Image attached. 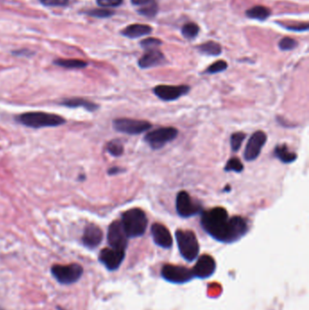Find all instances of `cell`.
Listing matches in <instances>:
<instances>
[{"label":"cell","instance_id":"cell-15","mask_svg":"<svg viewBox=\"0 0 309 310\" xmlns=\"http://www.w3.org/2000/svg\"><path fill=\"white\" fill-rule=\"evenodd\" d=\"M154 243L162 249H169L173 246V238L169 229L160 223H154L151 228Z\"/></svg>","mask_w":309,"mask_h":310},{"label":"cell","instance_id":"cell-10","mask_svg":"<svg viewBox=\"0 0 309 310\" xmlns=\"http://www.w3.org/2000/svg\"><path fill=\"white\" fill-rule=\"evenodd\" d=\"M107 240L112 249L125 251L128 246V237L121 221H115L111 223L108 228Z\"/></svg>","mask_w":309,"mask_h":310},{"label":"cell","instance_id":"cell-30","mask_svg":"<svg viewBox=\"0 0 309 310\" xmlns=\"http://www.w3.org/2000/svg\"><path fill=\"white\" fill-rule=\"evenodd\" d=\"M137 12L140 15H143L144 17H155L156 14L158 13V5H157L156 2H154V3L147 5L145 7H142Z\"/></svg>","mask_w":309,"mask_h":310},{"label":"cell","instance_id":"cell-12","mask_svg":"<svg viewBox=\"0 0 309 310\" xmlns=\"http://www.w3.org/2000/svg\"><path fill=\"white\" fill-rule=\"evenodd\" d=\"M267 142V134L262 131L255 132L246 145L244 158L248 162L255 161L261 153L263 146Z\"/></svg>","mask_w":309,"mask_h":310},{"label":"cell","instance_id":"cell-7","mask_svg":"<svg viewBox=\"0 0 309 310\" xmlns=\"http://www.w3.org/2000/svg\"><path fill=\"white\" fill-rule=\"evenodd\" d=\"M113 126L117 132H123L129 135H138L147 132L152 127V123L142 120L118 118L113 122Z\"/></svg>","mask_w":309,"mask_h":310},{"label":"cell","instance_id":"cell-37","mask_svg":"<svg viewBox=\"0 0 309 310\" xmlns=\"http://www.w3.org/2000/svg\"><path fill=\"white\" fill-rule=\"evenodd\" d=\"M122 171H123V169H122V168H120V167H113V168L109 169L108 174L110 175H118V174L122 173Z\"/></svg>","mask_w":309,"mask_h":310},{"label":"cell","instance_id":"cell-25","mask_svg":"<svg viewBox=\"0 0 309 310\" xmlns=\"http://www.w3.org/2000/svg\"><path fill=\"white\" fill-rule=\"evenodd\" d=\"M107 151L113 156L118 157L123 153V145L119 140L111 141L107 145Z\"/></svg>","mask_w":309,"mask_h":310},{"label":"cell","instance_id":"cell-9","mask_svg":"<svg viewBox=\"0 0 309 310\" xmlns=\"http://www.w3.org/2000/svg\"><path fill=\"white\" fill-rule=\"evenodd\" d=\"M161 274L165 281L175 284H184L191 281L194 277L192 269L171 264L164 265L161 268Z\"/></svg>","mask_w":309,"mask_h":310},{"label":"cell","instance_id":"cell-28","mask_svg":"<svg viewBox=\"0 0 309 310\" xmlns=\"http://www.w3.org/2000/svg\"><path fill=\"white\" fill-rule=\"evenodd\" d=\"M246 138L245 133L243 132H235L230 137V146L233 152H237L242 146L243 141Z\"/></svg>","mask_w":309,"mask_h":310},{"label":"cell","instance_id":"cell-16","mask_svg":"<svg viewBox=\"0 0 309 310\" xmlns=\"http://www.w3.org/2000/svg\"><path fill=\"white\" fill-rule=\"evenodd\" d=\"M102 238H104V234L102 229L97 225L88 224L85 227L82 240L85 247L89 249H94L101 244Z\"/></svg>","mask_w":309,"mask_h":310},{"label":"cell","instance_id":"cell-23","mask_svg":"<svg viewBox=\"0 0 309 310\" xmlns=\"http://www.w3.org/2000/svg\"><path fill=\"white\" fill-rule=\"evenodd\" d=\"M55 64L68 69H82L87 66V63L79 59H57L55 60Z\"/></svg>","mask_w":309,"mask_h":310},{"label":"cell","instance_id":"cell-34","mask_svg":"<svg viewBox=\"0 0 309 310\" xmlns=\"http://www.w3.org/2000/svg\"><path fill=\"white\" fill-rule=\"evenodd\" d=\"M279 25L283 26L286 29L291 30V31H296V32H302V31H307L309 28L308 23H302V24H297V25H284L281 23H279Z\"/></svg>","mask_w":309,"mask_h":310},{"label":"cell","instance_id":"cell-22","mask_svg":"<svg viewBox=\"0 0 309 310\" xmlns=\"http://www.w3.org/2000/svg\"><path fill=\"white\" fill-rule=\"evenodd\" d=\"M198 50L199 53L203 55H212V56L220 55L222 53L221 46L219 43L214 42V41L204 43L198 47Z\"/></svg>","mask_w":309,"mask_h":310},{"label":"cell","instance_id":"cell-6","mask_svg":"<svg viewBox=\"0 0 309 310\" xmlns=\"http://www.w3.org/2000/svg\"><path fill=\"white\" fill-rule=\"evenodd\" d=\"M52 274L61 284H72L80 279L83 267L79 264L55 265L52 267Z\"/></svg>","mask_w":309,"mask_h":310},{"label":"cell","instance_id":"cell-31","mask_svg":"<svg viewBox=\"0 0 309 310\" xmlns=\"http://www.w3.org/2000/svg\"><path fill=\"white\" fill-rule=\"evenodd\" d=\"M279 47L282 51H290L297 47V42L295 39L286 37L280 40Z\"/></svg>","mask_w":309,"mask_h":310},{"label":"cell","instance_id":"cell-24","mask_svg":"<svg viewBox=\"0 0 309 310\" xmlns=\"http://www.w3.org/2000/svg\"><path fill=\"white\" fill-rule=\"evenodd\" d=\"M199 27L195 23H188L182 26V34L185 39H193L198 36Z\"/></svg>","mask_w":309,"mask_h":310},{"label":"cell","instance_id":"cell-36","mask_svg":"<svg viewBox=\"0 0 309 310\" xmlns=\"http://www.w3.org/2000/svg\"><path fill=\"white\" fill-rule=\"evenodd\" d=\"M131 4L133 6H147L156 2L155 0H131Z\"/></svg>","mask_w":309,"mask_h":310},{"label":"cell","instance_id":"cell-13","mask_svg":"<svg viewBox=\"0 0 309 310\" xmlns=\"http://www.w3.org/2000/svg\"><path fill=\"white\" fill-rule=\"evenodd\" d=\"M125 257V251H118L112 248L104 249L99 254V260L111 271L118 269L123 263Z\"/></svg>","mask_w":309,"mask_h":310},{"label":"cell","instance_id":"cell-14","mask_svg":"<svg viewBox=\"0 0 309 310\" xmlns=\"http://www.w3.org/2000/svg\"><path fill=\"white\" fill-rule=\"evenodd\" d=\"M216 269V262L212 256L202 255L199 257L197 263L192 268L193 276L199 279H207L212 276Z\"/></svg>","mask_w":309,"mask_h":310},{"label":"cell","instance_id":"cell-29","mask_svg":"<svg viewBox=\"0 0 309 310\" xmlns=\"http://www.w3.org/2000/svg\"><path fill=\"white\" fill-rule=\"evenodd\" d=\"M227 68H228L227 62L224 61V60H219V61H217L215 63H213L212 65H210V66L206 69L205 73H206V74H210V75H213V74L223 72Z\"/></svg>","mask_w":309,"mask_h":310},{"label":"cell","instance_id":"cell-8","mask_svg":"<svg viewBox=\"0 0 309 310\" xmlns=\"http://www.w3.org/2000/svg\"><path fill=\"white\" fill-rule=\"evenodd\" d=\"M176 211L182 218H191L202 213V207L187 191H182L176 197Z\"/></svg>","mask_w":309,"mask_h":310},{"label":"cell","instance_id":"cell-21","mask_svg":"<svg viewBox=\"0 0 309 310\" xmlns=\"http://www.w3.org/2000/svg\"><path fill=\"white\" fill-rule=\"evenodd\" d=\"M274 154L276 157L283 163H291L296 160V154L291 152L286 145H280L276 146Z\"/></svg>","mask_w":309,"mask_h":310},{"label":"cell","instance_id":"cell-11","mask_svg":"<svg viewBox=\"0 0 309 310\" xmlns=\"http://www.w3.org/2000/svg\"><path fill=\"white\" fill-rule=\"evenodd\" d=\"M190 90L188 85H158L154 87L153 93L162 101L170 102L188 94Z\"/></svg>","mask_w":309,"mask_h":310},{"label":"cell","instance_id":"cell-35","mask_svg":"<svg viewBox=\"0 0 309 310\" xmlns=\"http://www.w3.org/2000/svg\"><path fill=\"white\" fill-rule=\"evenodd\" d=\"M41 4L47 7H64L68 4L69 0H39Z\"/></svg>","mask_w":309,"mask_h":310},{"label":"cell","instance_id":"cell-20","mask_svg":"<svg viewBox=\"0 0 309 310\" xmlns=\"http://www.w3.org/2000/svg\"><path fill=\"white\" fill-rule=\"evenodd\" d=\"M270 9L264 6H255L246 11V16L251 19H256L258 21H265L270 17Z\"/></svg>","mask_w":309,"mask_h":310},{"label":"cell","instance_id":"cell-17","mask_svg":"<svg viewBox=\"0 0 309 310\" xmlns=\"http://www.w3.org/2000/svg\"><path fill=\"white\" fill-rule=\"evenodd\" d=\"M165 61V56L159 49H153L146 51V53L141 57L138 64L141 68L147 69L164 64Z\"/></svg>","mask_w":309,"mask_h":310},{"label":"cell","instance_id":"cell-33","mask_svg":"<svg viewBox=\"0 0 309 310\" xmlns=\"http://www.w3.org/2000/svg\"><path fill=\"white\" fill-rule=\"evenodd\" d=\"M97 5L104 9L108 8H116L123 4V0H97Z\"/></svg>","mask_w":309,"mask_h":310},{"label":"cell","instance_id":"cell-3","mask_svg":"<svg viewBox=\"0 0 309 310\" xmlns=\"http://www.w3.org/2000/svg\"><path fill=\"white\" fill-rule=\"evenodd\" d=\"M17 122L26 127L46 128L56 127L65 123V119L59 115L47 114L44 112H29L20 115L17 118Z\"/></svg>","mask_w":309,"mask_h":310},{"label":"cell","instance_id":"cell-18","mask_svg":"<svg viewBox=\"0 0 309 310\" xmlns=\"http://www.w3.org/2000/svg\"><path fill=\"white\" fill-rule=\"evenodd\" d=\"M152 32H153L152 26L142 25V24H133L131 26H126L121 32V34L128 39H134L150 35Z\"/></svg>","mask_w":309,"mask_h":310},{"label":"cell","instance_id":"cell-19","mask_svg":"<svg viewBox=\"0 0 309 310\" xmlns=\"http://www.w3.org/2000/svg\"><path fill=\"white\" fill-rule=\"evenodd\" d=\"M60 106H64V107H69V108L82 107V108H85V110L89 111V112H94L99 108L96 104L90 102V101L85 100L84 98L64 99V101L60 102Z\"/></svg>","mask_w":309,"mask_h":310},{"label":"cell","instance_id":"cell-1","mask_svg":"<svg viewBox=\"0 0 309 310\" xmlns=\"http://www.w3.org/2000/svg\"><path fill=\"white\" fill-rule=\"evenodd\" d=\"M200 225L212 238L220 243H236L249 231V223L244 218H229L224 208L216 207L201 213Z\"/></svg>","mask_w":309,"mask_h":310},{"label":"cell","instance_id":"cell-26","mask_svg":"<svg viewBox=\"0 0 309 310\" xmlns=\"http://www.w3.org/2000/svg\"><path fill=\"white\" fill-rule=\"evenodd\" d=\"M225 171H235V173H242L244 170V166L242 164L239 159L231 158L229 159L227 164L225 166Z\"/></svg>","mask_w":309,"mask_h":310},{"label":"cell","instance_id":"cell-27","mask_svg":"<svg viewBox=\"0 0 309 310\" xmlns=\"http://www.w3.org/2000/svg\"><path fill=\"white\" fill-rule=\"evenodd\" d=\"M162 45L161 40L154 38H149V39H144L140 42L141 47L144 48L145 51L153 50V49H158V47Z\"/></svg>","mask_w":309,"mask_h":310},{"label":"cell","instance_id":"cell-2","mask_svg":"<svg viewBox=\"0 0 309 310\" xmlns=\"http://www.w3.org/2000/svg\"><path fill=\"white\" fill-rule=\"evenodd\" d=\"M121 222L128 238L142 237L148 227L146 214L138 208L131 209L123 213Z\"/></svg>","mask_w":309,"mask_h":310},{"label":"cell","instance_id":"cell-32","mask_svg":"<svg viewBox=\"0 0 309 310\" xmlns=\"http://www.w3.org/2000/svg\"><path fill=\"white\" fill-rule=\"evenodd\" d=\"M89 16L92 17H99V18H106V17H112L115 12L108 10V9H93V10H90L88 12Z\"/></svg>","mask_w":309,"mask_h":310},{"label":"cell","instance_id":"cell-5","mask_svg":"<svg viewBox=\"0 0 309 310\" xmlns=\"http://www.w3.org/2000/svg\"><path fill=\"white\" fill-rule=\"evenodd\" d=\"M178 134L179 131L176 128H159L153 132H148L144 137V141L151 148L159 150L176 139Z\"/></svg>","mask_w":309,"mask_h":310},{"label":"cell","instance_id":"cell-4","mask_svg":"<svg viewBox=\"0 0 309 310\" xmlns=\"http://www.w3.org/2000/svg\"><path fill=\"white\" fill-rule=\"evenodd\" d=\"M179 251L182 258L191 262L199 255V246L197 237L191 230L178 229L175 232Z\"/></svg>","mask_w":309,"mask_h":310}]
</instances>
